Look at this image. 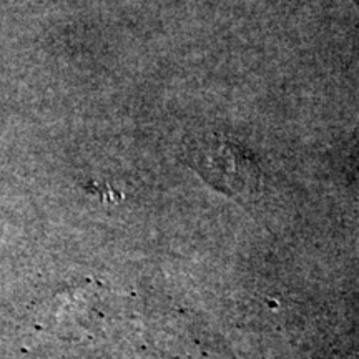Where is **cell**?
I'll list each match as a JSON object with an SVG mask.
<instances>
[{
  "label": "cell",
  "mask_w": 359,
  "mask_h": 359,
  "mask_svg": "<svg viewBox=\"0 0 359 359\" xmlns=\"http://www.w3.org/2000/svg\"><path fill=\"white\" fill-rule=\"evenodd\" d=\"M191 167L218 190L245 201L263 185L262 170L255 156L236 143L219 135H210L196 142L190 150Z\"/></svg>",
  "instance_id": "6da1fadb"
},
{
  "label": "cell",
  "mask_w": 359,
  "mask_h": 359,
  "mask_svg": "<svg viewBox=\"0 0 359 359\" xmlns=\"http://www.w3.org/2000/svg\"><path fill=\"white\" fill-rule=\"evenodd\" d=\"M358 2H359V0H358Z\"/></svg>",
  "instance_id": "7a4b0ae2"
}]
</instances>
